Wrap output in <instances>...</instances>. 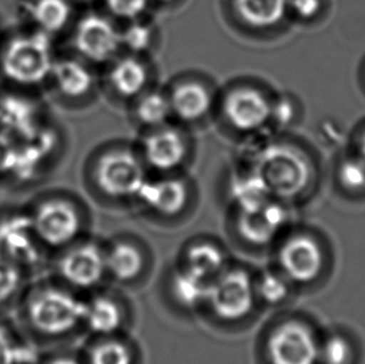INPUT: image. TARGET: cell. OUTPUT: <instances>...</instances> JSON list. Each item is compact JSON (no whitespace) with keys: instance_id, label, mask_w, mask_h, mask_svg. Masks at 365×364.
<instances>
[{"instance_id":"obj_1","label":"cell","mask_w":365,"mask_h":364,"mask_svg":"<svg viewBox=\"0 0 365 364\" xmlns=\"http://www.w3.org/2000/svg\"><path fill=\"white\" fill-rule=\"evenodd\" d=\"M85 300L48 273L30 280L13 317L39 350L61 345L83 327Z\"/></svg>"},{"instance_id":"obj_2","label":"cell","mask_w":365,"mask_h":364,"mask_svg":"<svg viewBox=\"0 0 365 364\" xmlns=\"http://www.w3.org/2000/svg\"><path fill=\"white\" fill-rule=\"evenodd\" d=\"M50 35L25 28L0 41V75L15 89L48 85L56 55Z\"/></svg>"},{"instance_id":"obj_3","label":"cell","mask_w":365,"mask_h":364,"mask_svg":"<svg viewBox=\"0 0 365 364\" xmlns=\"http://www.w3.org/2000/svg\"><path fill=\"white\" fill-rule=\"evenodd\" d=\"M250 165V170L263 180L271 196L278 201L301 196L313 180L311 160L289 145L272 141Z\"/></svg>"},{"instance_id":"obj_4","label":"cell","mask_w":365,"mask_h":364,"mask_svg":"<svg viewBox=\"0 0 365 364\" xmlns=\"http://www.w3.org/2000/svg\"><path fill=\"white\" fill-rule=\"evenodd\" d=\"M25 207L50 257L79 241L83 236V216L70 197L48 192L35 197Z\"/></svg>"},{"instance_id":"obj_5","label":"cell","mask_w":365,"mask_h":364,"mask_svg":"<svg viewBox=\"0 0 365 364\" xmlns=\"http://www.w3.org/2000/svg\"><path fill=\"white\" fill-rule=\"evenodd\" d=\"M0 255L33 277L48 270L50 253L40 242L25 205L0 210Z\"/></svg>"},{"instance_id":"obj_6","label":"cell","mask_w":365,"mask_h":364,"mask_svg":"<svg viewBox=\"0 0 365 364\" xmlns=\"http://www.w3.org/2000/svg\"><path fill=\"white\" fill-rule=\"evenodd\" d=\"M45 273L76 293L94 290L106 273L105 251L94 242L80 238L50 257Z\"/></svg>"},{"instance_id":"obj_7","label":"cell","mask_w":365,"mask_h":364,"mask_svg":"<svg viewBox=\"0 0 365 364\" xmlns=\"http://www.w3.org/2000/svg\"><path fill=\"white\" fill-rule=\"evenodd\" d=\"M94 180L96 186L108 196L136 200L148 178L143 158L130 150L118 148L98 160Z\"/></svg>"},{"instance_id":"obj_8","label":"cell","mask_w":365,"mask_h":364,"mask_svg":"<svg viewBox=\"0 0 365 364\" xmlns=\"http://www.w3.org/2000/svg\"><path fill=\"white\" fill-rule=\"evenodd\" d=\"M73 46L80 59L91 64H106L119 55L120 30L104 15L81 16L73 29Z\"/></svg>"},{"instance_id":"obj_9","label":"cell","mask_w":365,"mask_h":364,"mask_svg":"<svg viewBox=\"0 0 365 364\" xmlns=\"http://www.w3.org/2000/svg\"><path fill=\"white\" fill-rule=\"evenodd\" d=\"M256 300L255 280L246 271L226 268L210 283L207 303L213 313L226 320H242Z\"/></svg>"},{"instance_id":"obj_10","label":"cell","mask_w":365,"mask_h":364,"mask_svg":"<svg viewBox=\"0 0 365 364\" xmlns=\"http://www.w3.org/2000/svg\"><path fill=\"white\" fill-rule=\"evenodd\" d=\"M222 108L230 125L242 133H255L267 128L271 121V98L251 86L230 91L223 100Z\"/></svg>"},{"instance_id":"obj_11","label":"cell","mask_w":365,"mask_h":364,"mask_svg":"<svg viewBox=\"0 0 365 364\" xmlns=\"http://www.w3.org/2000/svg\"><path fill=\"white\" fill-rule=\"evenodd\" d=\"M268 355L273 364H316L319 343L306 325L287 322L272 333Z\"/></svg>"},{"instance_id":"obj_12","label":"cell","mask_w":365,"mask_h":364,"mask_svg":"<svg viewBox=\"0 0 365 364\" xmlns=\"http://www.w3.org/2000/svg\"><path fill=\"white\" fill-rule=\"evenodd\" d=\"M187 153V141L182 131L170 123L150 128L141 143L143 163L163 173H170L182 166Z\"/></svg>"},{"instance_id":"obj_13","label":"cell","mask_w":365,"mask_h":364,"mask_svg":"<svg viewBox=\"0 0 365 364\" xmlns=\"http://www.w3.org/2000/svg\"><path fill=\"white\" fill-rule=\"evenodd\" d=\"M279 271L292 283H309L321 275L323 252L312 237L298 235L284 242L279 251Z\"/></svg>"},{"instance_id":"obj_14","label":"cell","mask_w":365,"mask_h":364,"mask_svg":"<svg viewBox=\"0 0 365 364\" xmlns=\"http://www.w3.org/2000/svg\"><path fill=\"white\" fill-rule=\"evenodd\" d=\"M282 201L272 198L261 206L240 211L238 227L243 238L255 245H266L279 233L287 222Z\"/></svg>"},{"instance_id":"obj_15","label":"cell","mask_w":365,"mask_h":364,"mask_svg":"<svg viewBox=\"0 0 365 364\" xmlns=\"http://www.w3.org/2000/svg\"><path fill=\"white\" fill-rule=\"evenodd\" d=\"M48 85L68 100L86 96L94 86V74L89 63L78 58H56Z\"/></svg>"},{"instance_id":"obj_16","label":"cell","mask_w":365,"mask_h":364,"mask_svg":"<svg viewBox=\"0 0 365 364\" xmlns=\"http://www.w3.org/2000/svg\"><path fill=\"white\" fill-rule=\"evenodd\" d=\"M20 10L28 28L54 38L73 19V0H21Z\"/></svg>"},{"instance_id":"obj_17","label":"cell","mask_w":365,"mask_h":364,"mask_svg":"<svg viewBox=\"0 0 365 364\" xmlns=\"http://www.w3.org/2000/svg\"><path fill=\"white\" fill-rule=\"evenodd\" d=\"M188 198V187L180 178L146 180L136 200L145 206L165 216H173L182 211Z\"/></svg>"},{"instance_id":"obj_18","label":"cell","mask_w":365,"mask_h":364,"mask_svg":"<svg viewBox=\"0 0 365 364\" xmlns=\"http://www.w3.org/2000/svg\"><path fill=\"white\" fill-rule=\"evenodd\" d=\"M109 84L123 98H136L146 91L148 70L141 56L126 54L110 61Z\"/></svg>"},{"instance_id":"obj_19","label":"cell","mask_w":365,"mask_h":364,"mask_svg":"<svg viewBox=\"0 0 365 364\" xmlns=\"http://www.w3.org/2000/svg\"><path fill=\"white\" fill-rule=\"evenodd\" d=\"M173 116L183 123H195L206 118L212 108L210 90L198 81H183L168 95Z\"/></svg>"},{"instance_id":"obj_20","label":"cell","mask_w":365,"mask_h":364,"mask_svg":"<svg viewBox=\"0 0 365 364\" xmlns=\"http://www.w3.org/2000/svg\"><path fill=\"white\" fill-rule=\"evenodd\" d=\"M41 350L23 333L14 317L0 315V364H38Z\"/></svg>"},{"instance_id":"obj_21","label":"cell","mask_w":365,"mask_h":364,"mask_svg":"<svg viewBox=\"0 0 365 364\" xmlns=\"http://www.w3.org/2000/svg\"><path fill=\"white\" fill-rule=\"evenodd\" d=\"M233 9L248 26L271 29L288 14V0H233Z\"/></svg>"},{"instance_id":"obj_22","label":"cell","mask_w":365,"mask_h":364,"mask_svg":"<svg viewBox=\"0 0 365 364\" xmlns=\"http://www.w3.org/2000/svg\"><path fill=\"white\" fill-rule=\"evenodd\" d=\"M123 323V312L109 297H94L85 300L83 327L96 335H111L119 330Z\"/></svg>"},{"instance_id":"obj_23","label":"cell","mask_w":365,"mask_h":364,"mask_svg":"<svg viewBox=\"0 0 365 364\" xmlns=\"http://www.w3.org/2000/svg\"><path fill=\"white\" fill-rule=\"evenodd\" d=\"M34 277L0 255V315H13Z\"/></svg>"},{"instance_id":"obj_24","label":"cell","mask_w":365,"mask_h":364,"mask_svg":"<svg viewBox=\"0 0 365 364\" xmlns=\"http://www.w3.org/2000/svg\"><path fill=\"white\" fill-rule=\"evenodd\" d=\"M133 116L145 128H155L170 123L173 118L170 98L160 91H145L135 98Z\"/></svg>"},{"instance_id":"obj_25","label":"cell","mask_w":365,"mask_h":364,"mask_svg":"<svg viewBox=\"0 0 365 364\" xmlns=\"http://www.w3.org/2000/svg\"><path fill=\"white\" fill-rule=\"evenodd\" d=\"M230 195L238 211L261 206L273 198L266 183L252 170L235 178L230 187Z\"/></svg>"},{"instance_id":"obj_26","label":"cell","mask_w":365,"mask_h":364,"mask_svg":"<svg viewBox=\"0 0 365 364\" xmlns=\"http://www.w3.org/2000/svg\"><path fill=\"white\" fill-rule=\"evenodd\" d=\"M106 273L115 280H131L143 271V257L136 247L130 243H116L105 252Z\"/></svg>"},{"instance_id":"obj_27","label":"cell","mask_w":365,"mask_h":364,"mask_svg":"<svg viewBox=\"0 0 365 364\" xmlns=\"http://www.w3.org/2000/svg\"><path fill=\"white\" fill-rule=\"evenodd\" d=\"M185 267L195 275L212 282L226 270V258L218 247L201 243L188 250Z\"/></svg>"},{"instance_id":"obj_28","label":"cell","mask_w":365,"mask_h":364,"mask_svg":"<svg viewBox=\"0 0 365 364\" xmlns=\"http://www.w3.org/2000/svg\"><path fill=\"white\" fill-rule=\"evenodd\" d=\"M210 283L211 282L183 267V270L173 275V297L186 308H197L207 300Z\"/></svg>"},{"instance_id":"obj_29","label":"cell","mask_w":365,"mask_h":364,"mask_svg":"<svg viewBox=\"0 0 365 364\" xmlns=\"http://www.w3.org/2000/svg\"><path fill=\"white\" fill-rule=\"evenodd\" d=\"M155 28L143 16L138 19L128 21L125 29L120 30L121 49L128 51V54L141 56L146 53L153 43Z\"/></svg>"},{"instance_id":"obj_30","label":"cell","mask_w":365,"mask_h":364,"mask_svg":"<svg viewBox=\"0 0 365 364\" xmlns=\"http://www.w3.org/2000/svg\"><path fill=\"white\" fill-rule=\"evenodd\" d=\"M291 285V280L281 271H266L255 282L256 297L268 305H278L289 295Z\"/></svg>"},{"instance_id":"obj_31","label":"cell","mask_w":365,"mask_h":364,"mask_svg":"<svg viewBox=\"0 0 365 364\" xmlns=\"http://www.w3.org/2000/svg\"><path fill=\"white\" fill-rule=\"evenodd\" d=\"M88 364H133V357L121 342L106 340L90 350Z\"/></svg>"},{"instance_id":"obj_32","label":"cell","mask_w":365,"mask_h":364,"mask_svg":"<svg viewBox=\"0 0 365 364\" xmlns=\"http://www.w3.org/2000/svg\"><path fill=\"white\" fill-rule=\"evenodd\" d=\"M338 178L341 186L348 191L365 190V163L359 156L346 158L339 166Z\"/></svg>"},{"instance_id":"obj_33","label":"cell","mask_w":365,"mask_h":364,"mask_svg":"<svg viewBox=\"0 0 365 364\" xmlns=\"http://www.w3.org/2000/svg\"><path fill=\"white\" fill-rule=\"evenodd\" d=\"M351 358V345L341 335H331L323 345H319V360L324 364H348Z\"/></svg>"},{"instance_id":"obj_34","label":"cell","mask_w":365,"mask_h":364,"mask_svg":"<svg viewBox=\"0 0 365 364\" xmlns=\"http://www.w3.org/2000/svg\"><path fill=\"white\" fill-rule=\"evenodd\" d=\"M106 9L116 19L131 21L145 14L150 0H104Z\"/></svg>"},{"instance_id":"obj_35","label":"cell","mask_w":365,"mask_h":364,"mask_svg":"<svg viewBox=\"0 0 365 364\" xmlns=\"http://www.w3.org/2000/svg\"><path fill=\"white\" fill-rule=\"evenodd\" d=\"M297 108L294 100L288 95H281L272 98V113L269 125L273 123L274 128H287L296 118Z\"/></svg>"},{"instance_id":"obj_36","label":"cell","mask_w":365,"mask_h":364,"mask_svg":"<svg viewBox=\"0 0 365 364\" xmlns=\"http://www.w3.org/2000/svg\"><path fill=\"white\" fill-rule=\"evenodd\" d=\"M323 0H288V14L299 20H313L321 14Z\"/></svg>"},{"instance_id":"obj_37","label":"cell","mask_w":365,"mask_h":364,"mask_svg":"<svg viewBox=\"0 0 365 364\" xmlns=\"http://www.w3.org/2000/svg\"><path fill=\"white\" fill-rule=\"evenodd\" d=\"M38 364H84L76 357L69 353H65L56 348L41 350Z\"/></svg>"},{"instance_id":"obj_38","label":"cell","mask_w":365,"mask_h":364,"mask_svg":"<svg viewBox=\"0 0 365 364\" xmlns=\"http://www.w3.org/2000/svg\"><path fill=\"white\" fill-rule=\"evenodd\" d=\"M359 158L365 163V131L359 140Z\"/></svg>"},{"instance_id":"obj_39","label":"cell","mask_w":365,"mask_h":364,"mask_svg":"<svg viewBox=\"0 0 365 364\" xmlns=\"http://www.w3.org/2000/svg\"><path fill=\"white\" fill-rule=\"evenodd\" d=\"M150 1H156L158 4H170L173 0H150Z\"/></svg>"},{"instance_id":"obj_40","label":"cell","mask_w":365,"mask_h":364,"mask_svg":"<svg viewBox=\"0 0 365 364\" xmlns=\"http://www.w3.org/2000/svg\"><path fill=\"white\" fill-rule=\"evenodd\" d=\"M73 1H80V3H90L93 0H73Z\"/></svg>"}]
</instances>
